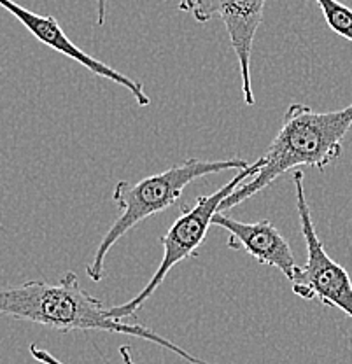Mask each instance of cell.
Here are the masks:
<instances>
[{"instance_id": "obj_14", "label": "cell", "mask_w": 352, "mask_h": 364, "mask_svg": "<svg viewBox=\"0 0 352 364\" xmlns=\"http://www.w3.org/2000/svg\"><path fill=\"white\" fill-rule=\"evenodd\" d=\"M181 2H183V0H181Z\"/></svg>"}, {"instance_id": "obj_6", "label": "cell", "mask_w": 352, "mask_h": 364, "mask_svg": "<svg viewBox=\"0 0 352 364\" xmlns=\"http://www.w3.org/2000/svg\"><path fill=\"white\" fill-rule=\"evenodd\" d=\"M265 2L267 0H198L191 13L200 23L209 21L212 18H221L225 21L230 43L238 60L242 95L247 105L256 104L252 91L251 58L256 32L263 20Z\"/></svg>"}, {"instance_id": "obj_4", "label": "cell", "mask_w": 352, "mask_h": 364, "mask_svg": "<svg viewBox=\"0 0 352 364\" xmlns=\"http://www.w3.org/2000/svg\"><path fill=\"white\" fill-rule=\"evenodd\" d=\"M263 159H256L249 168L242 170L237 176L233 177L228 184L221 186L215 193L207 196H200L198 202L193 205V208L183 212L179 218L174 221V225L169 228V231L160 238L161 245H164V259H161L160 267L151 277L147 286L144 287L139 294L134 298L128 299L127 303L117 306H111L107 309L109 317L117 318V321H124L128 317H134L139 310L142 309L144 303L151 298L158 291V287L164 284L170 270L176 267L181 261L188 259V257H195L198 254L200 245L206 240V235L212 226V219L214 215L221 210V205L226 198L233 195L235 189L238 186L244 184L245 181L252 179L256 173L260 172Z\"/></svg>"}, {"instance_id": "obj_8", "label": "cell", "mask_w": 352, "mask_h": 364, "mask_svg": "<svg viewBox=\"0 0 352 364\" xmlns=\"http://www.w3.org/2000/svg\"><path fill=\"white\" fill-rule=\"evenodd\" d=\"M212 226L228 231L230 238L226 245L230 249L244 250L260 264L281 270L291 284L297 282L302 267H298L289 244L272 221L261 219L258 223H242L225 212H218L212 219Z\"/></svg>"}, {"instance_id": "obj_11", "label": "cell", "mask_w": 352, "mask_h": 364, "mask_svg": "<svg viewBox=\"0 0 352 364\" xmlns=\"http://www.w3.org/2000/svg\"><path fill=\"white\" fill-rule=\"evenodd\" d=\"M111 0H97V26H104L107 21Z\"/></svg>"}, {"instance_id": "obj_5", "label": "cell", "mask_w": 352, "mask_h": 364, "mask_svg": "<svg viewBox=\"0 0 352 364\" xmlns=\"http://www.w3.org/2000/svg\"><path fill=\"white\" fill-rule=\"evenodd\" d=\"M297 210L302 235L306 247V261L302 267L297 282L291 284L293 293L304 299H317L326 306H335L352 318V280L346 268L336 263L324 249L312 221L305 191L304 170L293 172Z\"/></svg>"}, {"instance_id": "obj_7", "label": "cell", "mask_w": 352, "mask_h": 364, "mask_svg": "<svg viewBox=\"0 0 352 364\" xmlns=\"http://www.w3.org/2000/svg\"><path fill=\"white\" fill-rule=\"evenodd\" d=\"M0 6H2L6 11H9L16 20L23 23L25 28L28 30L37 41H41L44 46L55 49V51H58L60 55L67 56V58L74 60V62L81 63L86 70H90L95 75H98V77L109 79V81H112L114 85H119L123 86V88H127L141 107H147V105L151 104L149 95L144 91V86L141 82L128 77L127 74H121V72L116 70V68L105 65L104 62L97 60L95 56H90L86 55L85 51H81V49H79L78 46L72 43L69 37L65 36V32H63V28L60 26V23L53 16H41V14L32 13V11L25 9V7L20 6V4L14 2V0H0Z\"/></svg>"}, {"instance_id": "obj_10", "label": "cell", "mask_w": 352, "mask_h": 364, "mask_svg": "<svg viewBox=\"0 0 352 364\" xmlns=\"http://www.w3.org/2000/svg\"><path fill=\"white\" fill-rule=\"evenodd\" d=\"M28 350H30V354H32V358L36 359V361H39V363H43V364H63L62 361H60V359H56L55 355L49 354L46 348L39 347V345H37V343L30 345Z\"/></svg>"}, {"instance_id": "obj_13", "label": "cell", "mask_w": 352, "mask_h": 364, "mask_svg": "<svg viewBox=\"0 0 352 364\" xmlns=\"http://www.w3.org/2000/svg\"><path fill=\"white\" fill-rule=\"evenodd\" d=\"M196 2H198V0H183V2L179 4V9L181 11H188V13H193Z\"/></svg>"}, {"instance_id": "obj_3", "label": "cell", "mask_w": 352, "mask_h": 364, "mask_svg": "<svg viewBox=\"0 0 352 364\" xmlns=\"http://www.w3.org/2000/svg\"><path fill=\"white\" fill-rule=\"evenodd\" d=\"M252 163L240 158L232 159H196L189 158L184 163L174 165L160 173L146 177L137 182L119 181L112 191V200L119 208V215L107 233L102 237L95 252L92 263L86 268L90 279L93 282H100L105 275V257L114 247L116 242L123 238L132 228L141 225L151 215H156L176 205L183 196V191L191 182L202 177L221 173L226 170L249 168Z\"/></svg>"}, {"instance_id": "obj_2", "label": "cell", "mask_w": 352, "mask_h": 364, "mask_svg": "<svg viewBox=\"0 0 352 364\" xmlns=\"http://www.w3.org/2000/svg\"><path fill=\"white\" fill-rule=\"evenodd\" d=\"M352 127V104L346 109L317 112L305 104L287 107L281 128L261 156L263 165L252 179L238 186L221 210H232L237 205L252 198L282 173L294 172L302 166L326 170L342 156V144Z\"/></svg>"}, {"instance_id": "obj_12", "label": "cell", "mask_w": 352, "mask_h": 364, "mask_svg": "<svg viewBox=\"0 0 352 364\" xmlns=\"http://www.w3.org/2000/svg\"><path fill=\"white\" fill-rule=\"evenodd\" d=\"M132 347L130 345H121L119 347V355H121V361L123 364H137L134 361V358H132Z\"/></svg>"}, {"instance_id": "obj_1", "label": "cell", "mask_w": 352, "mask_h": 364, "mask_svg": "<svg viewBox=\"0 0 352 364\" xmlns=\"http://www.w3.org/2000/svg\"><path fill=\"white\" fill-rule=\"evenodd\" d=\"M0 314L16 321L48 326L62 333L79 329L137 336L174 352L189 364H215L196 358L147 326L109 317L104 303L82 289L74 272H67L56 284L36 279L26 280L20 286L4 287L0 293Z\"/></svg>"}, {"instance_id": "obj_9", "label": "cell", "mask_w": 352, "mask_h": 364, "mask_svg": "<svg viewBox=\"0 0 352 364\" xmlns=\"http://www.w3.org/2000/svg\"><path fill=\"white\" fill-rule=\"evenodd\" d=\"M316 2L323 11L329 28L352 43V9L336 0H316Z\"/></svg>"}]
</instances>
